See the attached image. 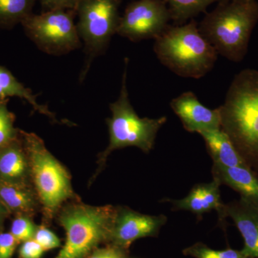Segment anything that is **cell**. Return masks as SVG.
<instances>
[{
	"label": "cell",
	"instance_id": "obj_8",
	"mask_svg": "<svg viewBox=\"0 0 258 258\" xmlns=\"http://www.w3.org/2000/svg\"><path fill=\"white\" fill-rule=\"evenodd\" d=\"M74 10H55L41 15H29L21 24L27 36L42 52L62 55L77 50L82 45Z\"/></svg>",
	"mask_w": 258,
	"mask_h": 258
},
{
	"label": "cell",
	"instance_id": "obj_29",
	"mask_svg": "<svg viewBox=\"0 0 258 258\" xmlns=\"http://www.w3.org/2000/svg\"><path fill=\"white\" fill-rule=\"evenodd\" d=\"M8 212H9V210L0 202V230H1L2 227H3L5 218H6Z\"/></svg>",
	"mask_w": 258,
	"mask_h": 258
},
{
	"label": "cell",
	"instance_id": "obj_16",
	"mask_svg": "<svg viewBox=\"0 0 258 258\" xmlns=\"http://www.w3.org/2000/svg\"><path fill=\"white\" fill-rule=\"evenodd\" d=\"M200 135L205 140L213 164L222 167L247 165L228 136L222 129L208 131Z\"/></svg>",
	"mask_w": 258,
	"mask_h": 258
},
{
	"label": "cell",
	"instance_id": "obj_11",
	"mask_svg": "<svg viewBox=\"0 0 258 258\" xmlns=\"http://www.w3.org/2000/svg\"><path fill=\"white\" fill-rule=\"evenodd\" d=\"M170 106L179 117L185 130L190 133L200 134L221 129V115L219 108L211 109L204 106L191 91L182 93L174 98Z\"/></svg>",
	"mask_w": 258,
	"mask_h": 258
},
{
	"label": "cell",
	"instance_id": "obj_3",
	"mask_svg": "<svg viewBox=\"0 0 258 258\" xmlns=\"http://www.w3.org/2000/svg\"><path fill=\"white\" fill-rule=\"evenodd\" d=\"M154 40V51L161 63L181 77L201 79L212 71L218 57L195 20L169 25Z\"/></svg>",
	"mask_w": 258,
	"mask_h": 258
},
{
	"label": "cell",
	"instance_id": "obj_9",
	"mask_svg": "<svg viewBox=\"0 0 258 258\" xmlns=\"http://www.w3.org/2000/svg\"><path fill=\"white\" fill-rule=\"evenodd\" d=\"M170 20V12L163 0H136L120 16L116 34L132 42L155 40L168 28Z\"/></svg>",
	"mask_w": 258,
	"mask_h": 258
},
{
	"label": "cell",
	"instance_id": "obj_15",
	"mask_svg": "<svg viewBox=\"0 0 258 258\" xmlns=\"http://www.w3.org/2000/svg\"><path fill=\"white\" fill-rule=\"evenodd\" d=\"M212 171L214 179L232 188L241 199L258 208L257 172L247 165L222 167L215 164Z\"/></svg>",
	"mask_w": 258,
	"mask_h": 258
},
{
	"label": "cell",
	"instance_id": "obj_6",
	"mask_svg": "<svg viewBox=\"0 0 258 258\" xmlns=\"http://www.w3.org/2000/svg\"><path fill=\"white\" fill-rule=\"evenodd\" d=\"M116 208L111 205H68L59 222L64 229L66 242L55 258H85L102 241L110 238Z\"/></svg>",
	"mask_w": 258,
	"mask_h": 258
},
{
	"label": "cell",
	"instance_id": "obj_2",
	"mask_svg": "<svg viewBox=\"0 0 258 258\" xmlns=\"http://www.w3.org/2000/svg\"><path fill=\"white\" fill-rule=\"evenodd\" d=\"M257 22L256 0H225L205 15L198 28L218 55L240 62L247 54Z\"/></svg>",
	"mask_w": 258,
	"mask_h": 258
},
{
	"label": "cell",
	"instance_id": "obj_17",
	"mask_svg": "<svg viewBox=\"0 0 258 258\" xmlns=\"http://www.w3.org/2000/svg\"><path fill=\"white\" fill-rule=\"evenodd\" d=\"M0 202L8 210L20 215H32L40 205L35 189L30 185L8 184L0 181Z\"/></svg>",
	"mask_w": 258,
	"mask_h": 258
},
{
	"label": "cell",
	"instance_id": "obj_1",
	"mask_svg": "<svg viewBox=\"0 0 258 258\" xmlns=\"http://www.w3.org/2000/svg\"><path fill=\"white\" fill-rule=\"evenodd\" d=\"M219 109L222 130L246 164L258 172L257 70L244 69L236 75Z\"/></svg>",
	"mask_w": 258,
	"mask_h": 258
},
{
	"label": "cell",
	"instance_id": "obj_19",
	"mask_svg": "<svg viewBox=\"0 0 258 258\" xmlns=\"http://www.w3.org/2000/svg\"><path fill=\"white\" fill-rule=\"evenodd\" d=\"M170 12L171 20L179 25L193 20L215 3L225 0H163Z\"/></svg>",
	"mask_w": 258,
	"mask_h": 258
},
{
	"label": "cell",
	"instance_id": "obj_23",
	"mask_svg": "<svg viewBox=\"0 0 258 258\" xmlns=\"http://www.w3.org/2000/svg\"><path fill=\"white\" fill-rule=\"evenodd\" d=\"M37 227L28 215H20L12 223L10 233L20 242L34 238Z\"/></svg>",
	"mask_w": 258,
	"mask_h": 258
},
{
	"label": "cell",
	"instance_id": "obj_7",
	"mask_svg": "<svg viewBox=\"0 0 258 258\" xmlns=\"http://www.w3.org/2000/svg\"><path fill=\"white\" fill-rule=\"evenodd\" d=\"M122 0H83L77 9L78 32L84 42L86 62L81 81L86 77L93 60L103 55L116 34Z\"/></svg>",
	"mask_w": 258,
	"mask_h": 258
},
{
	"label": "cell",
	"instance_id": "obj_20",
	"mask_svg": "<svg viewBox=\"0 0 258 258\" xmlns=\"http://www.w3.org/2000/svg\"><path fill=\"white\" fill-rule=\"evenodd\" d=\"M37 0H0V28L12 29L32 14Z\"/></svg>",
	"mask_w": 258,
	"mask_h": 258
},
{
	"label": "cell",
	"instance_id": "obj_27",
	"mask_svg": "<svg viewBox=\"0 0 258 258\" xmlns=\"http://www.w3.org/2000/svg\"><path fill=\"white\" fill-rule=\"evenodd\" d=\"M44 249L34 239L23 242L19 250L20 258H41Z\"/></svg>",
	"mask_w": 258,
	"mask_h": 258
},
{
	"label": "cell",
	"instance_id": "obj_21",
	"mask_svg": "<svg viewBox=\"0 0 258 258\" xmlns=\"http://www.w3.org/2000/svg\"><path fill=\"white\" fill-rule=\"evenodd\" d=\"M8 101H0V148L16 140L20 136V131L15 127L14 113L8 109Z\"/></svg>",
	"mask_w": 258,
	"mask_h": 258
},
{
	"label": "cell",
	"instance_id": "obj_13",
	"mask_svg": "<svg viewBox=\"0 0 258 258\" xmlns=\"http://www.w3.org/2000/svg\"><path fill=\"white\" fill-rule=\"evenodd\" d=\"M220 182L217 180L210 183L195 185L189 195L179 200H167L173 204L174 210H186L202 217L204 214L212 210L217 212L220 220H225L224 210L225 204L222 202Z\"/></svg>",
	"mask_w": 258,
	"mask_h": 258
},
{
	"label": "cell",
	"instance_id": "obj_5",
	"mask_svg": "<svg viewBox=\"0 0 258 258\" xmlns=\"http://www.w3.org/2000/svg\"><path fill=\"white\" fill-rule=\"evenodd\" d=\"M20 134L30 162L34 189L45 215L51 217L64 202L77 198L71 176L38 136L23 131Z\"/></svg>",
	"mask_w": 258,
	"mask_h": 258
},
{
	"label": "cell",
	"instance_id": "obj_25",
	"mask_svg": "<svg viewBox=\"0 0 258 258\" xmlns=\"http://www.w3.org/2000/svg\"><path fill=\"white\" fill-rule=\"evenodd\" d=\"M42 5L43 12L55 10H74L77 9L83 0H38Z\"/></svg>",
	"mask_w": 258,
	"mask_h": 258
},
{
	"label": "cell",
	"instance_id": "obj_26",
	"mask_svg": "<svg viewBox=\"0 0 258 258\" xmlns=\"http://www.w3.org/2000/svg\"><path fill=\"white\" fill-rule=\"evenodd\" d=\"M18 243L10 232L0 233V258H11Z\"/></svg>",
	"mask_w": 258,
	"mask_h": 258
},
{
	"label": "cell",
	"instance_id": "obj_22",
	"mask_svg": "<svg viewBox=\"0 0 258 258\" xmlns=\"http://www.w3.org/2000/svg\"><path fill=\"white\" fill-rule=\"evenodd\" d=\"M186 255L195 258H246L241 251L227 249L225 250H215L202 243H198L184 250Z\"/></svg>",
	"mask_w": 258,
	"mask_h": 258
},
{
	"label": "cell",
	"instance_id": "obj_4",
	"mask_svg": "<svg viewBox=\"0 0 258 258\" xmlns=\"http://www.w3.org/2000/svg\"><path fill=\"white\" fill-rule=\"evenodd\" d=\"M128 59L125 58L121 88L117 101L110 104L111 118L107 119L109 144L99 155L98 171L103 169L108 156L117 149L128 147L139 148L149 153L154 147L159 129L167 120L166 116L158 118H140L131 104L127 89Z\"/></svg>",
	"mask_w": 258,
	"mask_h": 258
},
{
	"label": "cell",
	"instance_id": "obj_28",
	"mask_svg": "<svg viewBox=\"0 0 258 258\" xmlns=\"http://www.w3.org/2000/svg\"><path fill=\"white\" fill-rule=\"evenodd\" d=\"M88 258H123V256L120 249L115 247L98 249Z\"/></svg>",
	"mask_w": 258,
	"mask_h": 258
},
{
	"label": "cell",
	"instance_id": "obj_24",
	"mask_svg": "<svg viewBox=\"0 0 258 258\" xmlns=\"http://www.w3.org/2000/svg\"><path fill=\"white\" fill-rule=\"evenodd\" d=\"M33 239L41 246L44 251L57 248L60 246V240L58 237L45 227H37Z\"/></svg>",
	"mask_w": 258,
	"mask_h": 258
},
{
	"label": "cell",
	"instance_id": "obj_12",
	"mask_svg": "<svg viewBox=\"0 0 258 258\" xmlns=\"http://www.w3.org/2000/svg\"><path fill=\"white\" fill-rule=\"evenodd\" d=\"M224 217L232 219L243 237L244 257L258 258V208L240 198L225 204Z\"/></svg>",
	"mask_w": 258,
	"mask_h": 258
},
{
	"label": "cell",
	"instance_id": "obj_18",
	"mask_svg": "<svg viewBox=\"0 0 258 258\" xmlns=\"http://www.w3.org/2000/svg\"><path fill=\"white\" fill-rule=\"evenodd\" d=\"M12 97L25 100L31 105L35 111L46 115L52 122L66 123L57 119L55 114L52 113L47 106L40 104L37 101V96L33 94L31 90L20 83L9 70L0 66V101L9 100Z\"/></svg>",
	"mask_w": 258,
	"mask_h": 258
},
{
	"label": "cell",
	"instance_id": "obj_10",
	"mask_svg": "<svg viewBox=\"0 0 258 258\" xmlns=\"http://www.w3.org/2000/svg\"><path fill=\"white\" fill-rule=\"evenodd\" d=\"M167 221V217L144 215L128 208H116L110 235L115 247L128 249L134 241L146 237H154Z\"/></svg>",
	"mask_w": 258,
	"mask_h": 258
},
{
	"label": "cell",
	"instance_id": "obj_14",
	"mask_svg": "<svg viewBox=\"0 0 258 258\" xmlns=\"http://www.w3.org/2000/svg\"><path fill=\"white\" fill-rule=\"evenodd\" d=\"M30 162L21 137L0 148V181L8 184L30 185Z\"/></svg>",
	"mask_w": 258,
	"mask_h": 258
}]
</instances>
